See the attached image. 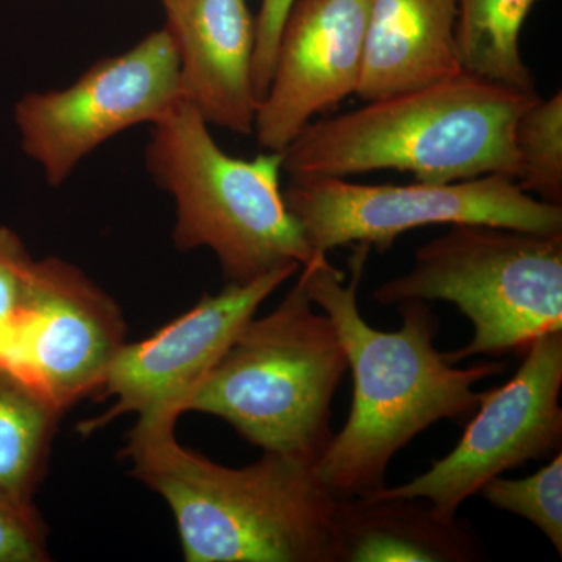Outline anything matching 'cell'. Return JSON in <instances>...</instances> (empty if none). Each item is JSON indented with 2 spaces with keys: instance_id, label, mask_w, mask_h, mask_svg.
Returning <instances> with one entry per match:
<instances>
[{
  "instance_id": "obj_1",
  "label": "cell",
  "mask_w": 562,
  "mask_h": 562,
  "mask_svg": "<svg viewBox=\"0 0 562 562\" xmlns=\"http://www.w3.org/2000/svg\"><path fill=\"white\" fill-rule=\"evenodd\" d=\"M368 244H353L350 280L327 255L302 266L306 290L335 325L353 376L349 419L314 464L336 498L384 486L392 458L436 422H462L479 408L475 384L505 372L502 361L454 369L435 347L438 316L424 301L398 303L402 327L376 330L358 306Z\"/></svg>"
},
{
  "instance_id": "obj_13",
  "label": "cell",
  "mask_w": 562,
  "mask_h": 562,
  "mask_svg": "<svg viewBox=\"0 0 562 562\" xmlns=\"http://www.w3.org/2000/svg\"><path fill=\"white\" fill-rule=\"evenodd\" d=\"M184 99L206 124L254 135L255 16L247 0H160Z\"/></svg>"
},
{
  "instance_id": "obj_21",
  "label": "cell",
  "mask_w": 562,
  "mask_h": 562,
  "mask_svg": "<svg viewBox=\"0 0 562 562\" xmlns=\"http://www.w3.org/2000/svg\"><path fill=\"white\" fill-rule=\"evenodd\" d=\"M50 561L47 528L35 506L0 497V562Z\"/></svg>"
},
{
  "instance_id": "obj_7",
  "label": "cell",
  "mask_w": 562,
  "mask_h": 562,
  "mask_svg": "<svg viewBox=\"0 0 562 562\" xmlns=\"http://www.w3.org/2000/svg\"><path fill=\"white\" fill-rule=\"evenodd\" d=\"M284 203L314 254L350 244L391 249L403 233L436 224H480L560 235L562 205L532 198L501 173L452 183L362 184L290 177Z\"/></svg>"
},
{
  "instance_id": "obj_15",
  "label": "cell",
  "mask_w": 562,
  "mask_h": 562,
  "mask_svg": "<svg viewBox=\"0 0 562 562\" xmlns=\"http://www.w3.org/2000/svg\"><path fill=\"white\" fill-rule=\"evenodd\" d=\"M333 562H476L486 549L471 525L406 497L338 498L333 513Z\"/></svg>"
},
{
  "instance_id": "obj_3",
  "label": "cell",
  "mask_w": 562,
  "mask_h": 562,
  "mask_svg": "<svg viewBox=\"0 0 562 562\" xmlns=\"http://www.w3.org/2000/svg\"><path fill=\"white\" fill-rule=\"evenodd\" d=\"M538 92L462 72L419 90L366 102L310 122L283 155L290 177L413 173L424 183H452L519 173L514 127Z\"/></svg>"
},
{
  "instance_id": "obj_17",
  "label": "cell",
  "mask_w": 562,
  "mask_h": 562,
  "mask_svg": "<svg viewBox=\"0 0 562 562\" xmlns=\"http://www.w3.org/2000/svg\"><path fill=\"white\" fill-rule=\"evenodd\" d=\"M538 0H457V44L462 70L480 79L536 92L520 52L525 20Z\"/></svg>"
},
{
  "instance_id": "obj_10",
  "label": "cell",
  "mask_w": 562,
  "mask_h": 562,
  "mask_svg": "<svg viewBox=\"0 0 562 562\" xmlns=\"http://www.w3.org/2000/svg\"><path fill=\"white\" fill-rule=\"evenodd\" d=\"M299 271L283 268L250 283H227L220 294L203 295L149 338L125 342L98 391L101 401L114 398L113 406L81 424V435L98 431L122 414H136L143 422L179 420L261 303Z\"/></svg>"
},
{
  "instance_id": "obj_22",
  "label": "cell",
  "mask_w": 562,
  "mask_h": 562,
  "mask_svg": "<svg viewBox=\"0 0 562 562\" xmlns=\"http://www.w3.org/2000/svg\"><path fill=\"white\" fill-rule=\"evenodd\" d=\"M295 0H261L255 16L254 87L258 105L268 92L284 21Z\"/></svg>"
},
{
  "instance_id": "obj_19",
  "label": "cell",
  "mask_w": 562,
  "mask_h": 562,
  "mask_svg": "<svg viewBox=\"0 0 562 562\" xmlns=\"http://www.w3.org/2000/svg\"><path fill=\"white\" fill-rule=\"evenodd\" d=\"M480 494L494 508L522 517L546 535L558 554H562V453L525 479L495 476Z\"/></svg>"
},
{
  "instance_id": "obj_18",
  "label": "cell",
  "mask_w": 562,
  "mask_h": 562,
  "mask_svg": "<svg viewBox=\"0 0 562 562\" xmlns=\"http://www.w3.org/2000/svg\"><path fill=\"white\" fill-rule=\"evenodd\" d=\"M516 181L539 201L562 205V92L539 98L514 127Z\"/></svg>"
},
{
  "instance_id": "obj_11",
  "label": "cell",
  "mask_w": 562,
  "mask_h": 562,
  "mask_svg": "<svg viewBox=\"0 0 562 562\" xmlns=\"http://www.w3.org/2000/svg\"><path fill=\"white\" fill-rule=\"evenodd\" d=\"M117 303L77 266L49 257L35 277L7 364L66 409L98 394L125 341Z\"/></svg>"
},
{
  "instance_id": "obj_12",
  "label": "cell",
  "mask_w": 562,
  "mask_h": 562,
  "mask_svg": "<svg viewBox=\"0 0 562 562\" xmlns=\"http://www.w3.org/2000/svg\"><path fill=\"white\" fill-rule=\"evenodd\" d=\"M371 0H295L255 116L265 151H283L317 114L357 92Z\"/></svg>"
},
{
  "instance_id": "obj_4",
  "label": "cell",
  "mask_w": 562,
  "mask_h": 562,
  "mask_svg": "<svg viewBox=\"0 0 562 562\" xmlns=\"http://www.w3.org/2000/svg\"><path fill=\"white\" fill-rule=\"evenodd\" d=\"M144 161L151 180L176 203L177 249L213 251L227 283L302 269L319 255L284 203L283 155L232 157L187 99L150 125Z\"/></svg>"
},
{
  "instance_id": "obj_5",
  "label": "cell",
  "mask_w": 562,
  "mask_h": 562,
  "mask_svg": "<svg viewBox=\"0 0 562 562\" xmlns=\"http://www.w3.org/2000/svg\"><path fill=\"white\" fill-rule=\"evenodd\" d=\"M313 306L301 272L272 313L244 325L187 413L220 417L262 452L316 464L333 438L331 402L349 362L335 325Z\"/></svg>"
},
{
  "instance_id": "obj_14",
  "label": "cell",
  "mask_w": 562,
  "mask_h": 562,
  "mask_svg": "<svg viewBox=\"0 0 562 562\" xmlns=\"http://www.w3.org/2000/svg\"><path fill=\"white\" fill-rule=\"evenodd\" d=\"M457 16V0H371L355 94L376 101L464 72Z\"/></svg>"
},
{
  "instance_id": "obj_16",
  "label": "cell",
  "mask_w": 562,
  "mask_h": 562,
  "mask_svg": "<svg viewBox=\"0 0 562 562\" xmlns=\"http://www.w3.org/2000/svg\"><path fill=\"white\" fill-rule=\"evenodd\" d=\"M63 409L46 392L0 362V497L35 506Z\"/></svg>"
},
{
  "instance_id": "obj_20",
  "label": "cell",
  "mask_w": 562,
  "mask_h": 562,
  "mask_svg": "<svg viewBox=\"0 0 562 562\" xmlns=\"http://www.w3.org/2000/svg\"><path fill=\"white\" fill-rule=\"evenodd\" d=\"M36 261L21 236L0 224V362L9 358L31 294Z\"/></svg>"
},
{
  "instance_id": "obj_6",
  "label": "cell",
  "mask_w": 562,
  "mask_h": 562,
  "mask_svg": "<svg viewBox=\"0 0 562 562\" xmlns=\"http://www.w3.org/2000/svg\"><path fill=\"white\" fill-rule=\"evenodd\" d=\"M373 299L458 306L472 322L473 338L446 353L450 364L479 355H524L543 333L562 330V233L452 225L416 251L412 271L380 284Z\"/></svg>"
},
{
  "instance_id": "obj_9",
  "label": "cell",
  "mask_w": 562,
  "mask_h": 562,
  "mask_svg": "<svg viewBox=\"0 0 562 562\" xmlns=\"http://www.w3.org/2000/svg\"><path fill=\"white\" fill-rule=\"evenodd\" d=\"M562 330L543 333L509 382L480 392L479 408L457 447L427 472L372 497L422 498L457 517L469 497L495 476L561 450Z\"/></svg>"
},
{
  "instance_id": "obj_8",
  "label": "cell",
  "mask_w": 562,
  "mask_h": 562,
  "mask_svg": "<svg viewBox=\"0 0 562 562\" xmlns=\"http://www.w3.org/2000/svg\"><path fill=\"white\" fill-rule=\"evenodd\" d=\"M181 99L179 55L162 25L63 90L25 92L13 120L22 150L57 188L106 140L154 124Z\"/></svg>"
},
{
  "instance_id": "obj_2",
  "label": "cell",
  "mask_w": 562,
  "mask_h": 562,
  "mask_svg": "<svg viewBox=\"0 0 562 562\" xmlns=\"http://www.w3.org/2000/svg\"><path fill=\"white\" fill-rule=\"evenodd\" d=\"M177 422H136L124 457L132 475L168 503L188 562H333L338 498L312 462L262 452L225 468L184 449Z\"/></svg>"
}]
</instances>
